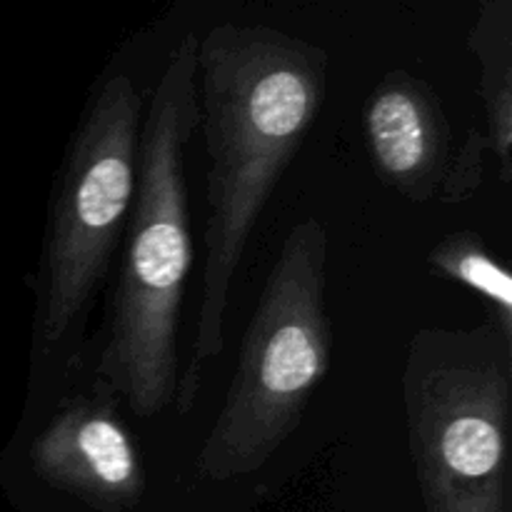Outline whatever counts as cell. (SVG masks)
I'll use <instances>...</instances> for the list:
<instances>
[{
  "instance_id": "obj_1",
  "label": "cell",
  "mask_w": 512,
  "mask_h": 512,
  "mask_svg": "<svg viewBox=\"0 0 512 512\" xmlns=\"http://www.w3.org/2000/svg\"><path fill=\"white\" fill-rule=\"evenodd\" d=\"M198 125L208 150L205 265L193 360L180 413L198 395L200 368L225 350L230 288L250 233L323 105L328 53L270 25L220 23L198 38Z\"/></svg>"
},
{
  "instance_id": "obj_2",
  "label": "cell",
  "mask_w": 512,
  "mask_h": 512,
  "mask_svg": "<svg viewBox=\"0 0 512 512\" xmlns=\"http://www.w3.org/2000/svg\"><path fill=\"white\" fill-rule=\"evenodd\" d=\"M198 38L170 50L143 115L138 190L108 310L95 388L150 420L178 403V330L193 270L185 155L198 128Z\"/></svg>"
},
{
  "instance_id": "obj_3",
  "label": "cell",
  "mask_w": 512,
  "mask_h": 512,
  "mask_svg": "<svg viewBox=\"0 0 512 512\" xmlns=\"http://www.w3.org/2000/svg\"><path fill=\"white\" fill-rule=\"evenodd\" d=\"M328 245V228L318 218L300 220L285 235L245 328L238 368L198 453L200 478L225 483L263 468L328 378Z\"/></svg>"
},
{
  "instance_id": "obj_4",
  "label": "cell",
  "mask_w": 512,
  "mask_h": 512,
  "mask_svg": "<svg viewBox=\"0 0 512 512\" xmlns=\"http://www.w3.org/2000/svg\"><path fill=\"white\" fill-rule=\"evenodd\" d=\"M403 405L428 512H512V340L493 323L420 328L405 358Z\"/></svg>"
},
{
  "instance_id": "obj_5",
  "label": "cell",
  "mask_w": 512,
  "mask_h": 512,
  "mask_svg": "<svg viewBox=\"0 0 512 512\" xmlns=\"http://www.w3.org/2000/svg\"><path fill=\"white\" fill-rule=\"evenodd\" d=\"M145 100L125 73L105 75L70 138L50 198L35 345L73 338L110 270L138 190Z\"/></svg>"
},
{
  "instance_id": "obj_6",
  "label": "cell",
  "mask_w": 512,
  "mask_h": 512,
  "mask_svg": "<svg viewBox=\"0 0 512 512\" xmlns=\"http://www.w3.org/2000/svg\"><path fill=\"white\" fill-rule=\"evenodd\" d=\"M35 473L55 490L103 512L133 508L145 488L143 465L108 393L78 395L55 410L30 448Z\"/></svg>"
},
{
  "instance_id": "obj_7",
  "label": "cell",
  "mask_w": 512,
  "mask_h": 512,
  "mask_svg": "<svg viewBox=\"0 0 512 512\" xmlns=\"http://www.w3.org/2000/svg\"><path fill=\"white\" fill-rule=\"evenodd\" d=\"M363 128L370 160L390 188L413 203L438 198L453 145L443 103L425 80L385 73L365 100Z\"/></svg>"
},
{
  "instance_id": "obj_8",
  "label": "cell",
  "mask_w": 512,
  "mask_h": 512,
  "mask_svg": "<svg viewBox=\"0 0 512 512\" xmlns=\"http://www.w3.org/2000/svg\"><path fill=\"white\" fill-rule=\"evenodd\" d=\"M470 50L480 63V95L485 108V138L498 158L500 178L512 175V3L488 0L480 5L470 30Z\"/></svg>"
},
{
  "instance_id": "obj_9",
  "label": "cell",
  "mask_w": 512,
  "mask_h": 512,
  "mask_svg": "<svg viewBox=\"0 0 512 512\" xmlns=\"http://www.w3.org/2000/svg\"><path fill=\"white\" fill-rule=\"evenodd\" d=\"M430 268L453 283L473 290L493 308V325L512 340V278L503 263L473 230L450 233L430 250Z\"/></svg>"
},
{
  "instance_id": "obj_10",
  "label": "cell",
  "mask_w": 512,
  "mask_h": 512,
  "mask_svg": "<svg viewBox=\"0 0 512 512\" xmlns=\"http://www.w3.org/2000/svg\"><path fill=\"white\" fill-rule=\"evenodd\" d=\"M488 153L490 145L483 128L473 125L463 143L450 155L448 173H445L443 185H440L438 198L443 203H463V200H468L480 188Z\"/></svg>"
}]
</instances>
